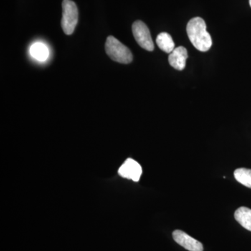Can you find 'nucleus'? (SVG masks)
Segmentation results:
<instances>
[{
  "mask_svg": "<svg viewBox=\"0 0 251 251\" xmlns=\"http://www.w3.org/2000/svg\"><path fill=\"white\" fill-rule=\"evenodd\" d=\"M105 49L107 54L115 62L126 64L133 61V54L129 49L114 36L107 38Z\"/></svg>",
  "mask_w": 251,
  "mask_h": 251,
  "instance_id": "nucleus-2",
  "label": "nucleus"
},
{
  "mask_svg": "<svg viewBox=\"0 0 251 251\" xmlns=\"http://www.w3.org/2000/svg\"><path fill=\"white\" fill-rule=\"evenodd\" d=\"M234 178L244 186L251 188V170L247 168H239L234 173Z\"/></svg>",
  "mask_w": 251,
  "mask_h": 251,
  "instance_id": "nucleus-11",
  "label": "nucleus"
},
{
  "mask_svg": "<svg viewBox=\"0 0 251 251\" xmlns=\"http://www.w3.org/2000/svg\"><path fill=\"white\" fill-rule=\"evenodd\" d=\"M119 175L126 179H132L138 181L143 173L142 167L138 162L132 158H128L120 167L118 171Z\"/></svg>",
  "mask_w": 251,
  "mask_h": 251,
  "instance_id": "nucleus-5",
  "label": "nucleus"
},
{
  "mask_svg": "<svg viewBox=\"0 0 251 251\" xmlns=\"http://www.w3.org/2000/svg\"><path fill=\"white\" fill-rule=\"evenodd\" d=\"M188 58L187 50L183 46L175 49L170 53L168 60L171 67L178 71L184 70L186 67V59Z\"/></svg>",
  "mask_w": 251,
  "mask_h": 251,
  "instance_id": "nucleus-7",
  "label": "nucleus"
},
{
  "mask_svg": "<svg viewBox=\"0 0 251 251\" xmlns=\"http://www.w3.org/2000/svg\"><path fill=\"white\" fill-rule=\"evenodd\" d=\"M249 4H250V6L251 7V0H249Z\"/></svg>",
  "mask_w": 251,
  "mask_h": 251,
  "instance_id": "nucleus-12",
  "label": "nucleus"
},
{
  "mask_svg": "<svg viewBox=\"0 0 251 251\" xmlns=\"http://www.w3.org/2000/svg\"><path fill=\"white\" fill-rule=\"evenodd\" d=\"M133 36L138 45L148 51H153L154 45L148 26L140 21H135L132 26Z\"/></svg>",
  "mask_w": 251,
  "mask_h": 251,
  "instance_id": "nucleus-4",
  "label": "nucleus"
},
{
  "mask_svg": "<svg viewBox=\"0 0 251 251\" xmlns=\"http://www.w3.org/2000/svg\"><path fill=\"white\" fill-rule=\"evenodd\" d=\"M78 21V9L72 0H64L62 2V18L61 21L64 34L72 35Z\"/></svg>",
  "mask_w": 251,
  "mask_h": 251,
  "instance_id": "nucleus-3",
  "label": "nucleus"
},
{
  "mask_svg": "<svg viewBox=\"0 0 251 251\" xmlns=\"http://www.w3.org/2000/svg\"><path fill=\"white\" fill-rule=\"evenodd\" d=\"M186 31L193 46L201 52H206L212 46L209 33L206 31V23L202 18L196 17L188 23Z\"/></svg>",
  "mask_w": 251,
  "mask_h": 251,
  "instance_id": "nucleus-1",
  "label": "nucleus"
},
{
  "mask_svg": "<svg viewBox=\"0 0 251 251\" xmlns=\"http://www.w3.org/2000/svg\"><path fill=\"white\" fill-rule=\"evenodd\" d=\"M234 219L241 226L251 232V209L242 206L234 213Z\"/></svg>",
  "mask_w": 251,
  "mask_h": 251,
  "instance_id": "nucleus-8",
  "label": "nucleus"
},
{
  "mask_svg": "<svg viewBox=\"0 0 251 251\" xmlns=\"http://www.w3.org/2000/svg\"><path fill=\"white\" fill-rule=\"evenodd\" d=\"M173 239L175 242L189 251H203L202 244L183 231L176 229L173 232Z\"/></svg>",
  "mask_w": 251,
  "mask_h": 251,
  "instance_id": "nucleus-6",
  "label": "nucleus"
},
{
  "mask_svg": "<svg viewBox=\"0 0 251 251\" xmlns=\"http://www.w3.org/2000/svg\"><path fill=\"white\" fill-rule=\"evenodd\" d=\"M156 44L158 48L166 53H171L175 50V43L168 33L162 32L156 38Z\"/></svg>",
  "mask_w": 251,
  "mask_h": 251,
  "instance_id": "nucleus-9",
  "label": "nucleus"
},
{
  "mask_svg": "<svg viewBox=\"0 0 251 251\" xmlns=\"http://www.w3.org/2000/svg\"><path fill=\"white\" fill-rule=\"evenodd\" d=\"M31 57L39 61H45L49 56V50L47 46L42 43H36L30 48Z\"/></svg>",
  "mask_w": 251,
  "mask_h": 251,
  "instance_id": "nucleus-10",
  "label": "nucleus"
}]
</instances>
